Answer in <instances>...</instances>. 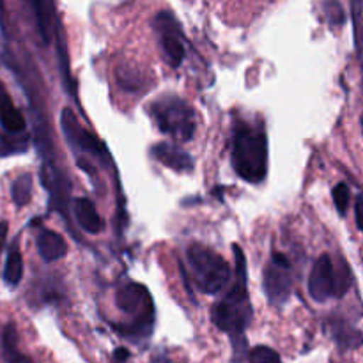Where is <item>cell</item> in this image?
<instances>
[{"label":"cell","mask_w":363,"mask_h":363,"mask_svg":"<svg viewBox=\"0 0 363 363\" xmlns=\"http://www.w3.org/2000/svg\"><path fill=\"white\" fill-rule=\"evenodd\" d=\"M234 257H236V279L233 286L225 291L222 300L216 301L211 308V321L220 332L227 333L233 340L234 354L240 363L243 357V350H247L245 333L252 323V301L248 294V279H247V261L241 247H233Z\"/></svg>","instance_id":"1"},{"label":"cell","mask_w":363,"mask_h":363,"mask_svg":"<svg viewBox=\"0 0 363 363\" xmlns=\"http://www.w3.org/2000/svg\"><path fill=\"white\" fill-rule=\"evenodd\" d=\"M230 163L238 177L259 184L268 176V135L262 123L234 117L230 128Z\"/></svg>","instance_id":"2"},{"label":"cell","mask_w":363,"mask_h":363,"mask_svg":"<svg viewBox=\"0 0 363 363\" xmlns=\"http://www.w3.org/2000/svg\"><path fill=\"white\" fill-rule=\"evenodd\" d=\"M116 305L128 318L113 330L130 342H144L155 330V301L144 284L126 282L116 293Z\"/></svg>","instance_id":"3"},{"label":"cell","mask_w":363,"mask_h":363,"mask_svg":"<svg viewBox=\"0 0 363 363\" xmlns=\"http://www.w3.org/2000/svg\"><path fill=\"white\" fill-rule=\"evenodd\" d=\"M147 112L156 128L176 142H190L197 133V112L179 96H160L147 106Z\"/></svg>","instance_id":"4"},{"label":"cell","mask_w":363,"mask_h":363,"mask_svg":"<svg viewBox=\"0 0 363 363\" xmlns=\"http://www.w3.org/2000/svg\"><path fill=\"white\" fill-rule=\"evenodd\" d=\"M186 264L194 286L204 294H218L229 284L233 272L225 259L213 248L194 241L186 248Z\"/></svg>","instance_id":"5"},{"label":"cell","mask_w":363,"mask_h":363,"mask_svg":"<svg viewBox=\"0 0 363 363\" xmlns=\"http://www.w3.org/2000/svg\"><path fill=\"white\" fill-rule=\"evenodd\" d=\"M60 128H62L67 145L77 156L78 167H82L85 172L91 174L92 170H96V165H101L105 169L112 167V160L105 144L94 133L85 130L69 108H64L60 113Z\"/></svg>","instance_id":"6"},{"label":"cell","mask_w":363,"mask_h":363,"mask_svg":"<svg viewBox=\"0 0 363 363\" xmlns=\"http://www.w3.org/2000/svg\"><path fill=\"white\" fill-rule=\"evenodd\" d=\"M347 268L339 269L333 262L332 255H319L308 275V294L315 303H325L333 298H342L347 293L350 280Z\"/></svg>","instance_id":"7"},{"label":"cell","mask_w":363,"mask_h":363,"mask_svg":"<svg viewBox=\"0 0 363 363\" xmlns=\"http://www.w3.org/2000/svg\"><path fill=\"white\" fill-rule=\"evenodd\" d=\"M293 287V264L287 259V255L275 252L266 264L264 273H262V291H264L269 305L282 308L289 301Z\"/></svg>","instance_id":"8"},{"label":"cell","mask_w":363,"mask_h":363,"mask_svg":"<svg viewBox=\"0 0 363 363\" xmlns=\"http://www.w3.org/2000/svg\"><path fill=\"white\" fill-rule=\"evenodd\" d=\"M152 28L158 38L163 60L170 67H179L186 57V39L177 18L170 11H160L152 18Z\"/></svg>","instance_id":"9"},{"label":"cell","mask_w":363,"mask_h":363,"mask_svg":"<svg viewBox=\"0 0 363 363\" xmlns=\"http://www.w3.org/2000/svg\"><path fill=\"white\" fill-rule=\"evenodd\" d=\"M151 156L162 165L169 167L174 172L188 174L195 169V162L184 149L179 145L169 144V142H160L151 147Z\"/></svg>","instance_id":"10"},{"label":"cell","mask_w":363,"mask_h":363,"mask_svg":"<svg viewBox=\"0 0 363 363\" xmlns=\"http://www.w3.org/2000/svg\"><path fill=\"white\" fill-rule=\"evenodd\" d=\"M0 128L6 133L14 135V137H20L27 130L23 113L14 105L13 98L9 96V92H7L6 85L2 82H0Z\"/></svg>","instance_id":"11"},{"label":"cell","mask_w":363,"mask_h":363,"mask_svg":"<svg viewBox=\"0 0 363 363\" xmlns=\"http://www.w3.org/2000/svg\"><path fill=\"white\" fill-rule=\"evenodd\" d=\"M35 248L39 257L45 262L60 261L67 254V243L59 233L50 229H41L35 236Z\"/></svg>","instance_id":"12"},{"label":"cell","mask_w":363,"mask_h":363,"mask_svg":"<svg viewBox=\"0 0 363 363\" xmlns=\"http://www.w3.org/2000/svg\"><path fill=\"white\" fill-rule=\"evenodd\" d=\"M73 216L78 227L87 234H99L103 230V220L96 209L94 202L87 197L74 199L73 201Z\"/></svg>","instance_id":"13"},{"label":"cell","mask_w":363,"mask_h":363,"mask_svg":"<svg viewBox=\"0 0 363 363\" xmlns=\"http://www.w3.org/2000/svg\"><path fill=\"white\" fill-rule=\"evenodd\" d=\"M117 82H119V87L123 91L131 92H142L149 87L147 77H145V71H142L138 66H121L117 69Z\"/></svg>","instance_id":"14"},{"label":"cell","mask_w":363,"mask_h":363,"mask_svg":"<svg viewBox=\"0 0 363 363\" xmlns=\"http://www.w3.org/2000/svg\"><path fill=\"white\" fill-rule=\"evenodd\" d=\"M0 346H2V357L6 363H34L27 354L18 350V333L13 323H7L4 326Z\"/></svg>","instance_id":"15"},{"label":"cell","mask_w":363,"mask_h":363,"mask_svg":"<svg viewBox=\"0 0 363 363\" xmlns=\"http://www.w3.org/2000/svg\"><path fill=\"white\" fill-rule=\"evenodd\" d=\"M4 282L9 287H18L23 277V259H21V252L18 248V243L14 241L11 245L9 252H7L6 266H4Z\"/></svg>","instance_id":"16"},{"label":"cell","mask_w":363,"mask_h":363,"mask_svg":"<svg viewBox=\"0 0 363 363\" xmlns=\"http://www.w3.org/2000/svg\"><path fill=\"white\" fill-rule=\"evenodd\" d=\"M32 186H34V181H32V174L28 172L21 174L13 181V184H11V199H13L18 208H23L30 202Z\"/></svg>","instance_id":"17"},{"label":"cell","mask_w":363,"mask_h":363,"mask_svg":"<svg viewBox=\"0 0 363 363\" xmlns=\"http://www.w3.org/2000/svg\"><path fill=\"white\" fill-rule=\"evenodd\" d=\"M248 363H282L279 351L269 346H255L248 350Z\"/></svg>","instance_id":"18"},{"label":"cell","mask_w":363,"mask_h":363,"mask_svg":"<svg viewBox=\"0 0 363 363\" xmlns=\"http://www.w3.org/2000/svg\"><path fill=\"white\" fill-rule=\"evenodd\" d=\"M332 195H333V204H335L339 215L346 216L347 209H350V204H351L350 186H347L346 183H339L335 188H333Z\"/></svg>","instance_id":"19"},{"label":"cell","mask_w":363,"mask_h":363,"mask_svg":"<svg viewBox=\"0 0 363 363\" xmlns=\"http://www.w3.org/2000/svg\"><path fill=\"white\" fill-rule=\"evenodd\" d=\"M323 9H325L326 18H328L332 27H340L346 21V13L344 7L339 2H323Z\"/></svg>","instance_id":"20"},{"label":"cell","mask_w":363,"mask_h":363,"mask_svg":"<svg viewBox=\"0 0 363 363\" xmlns=\"http://www.w3.org/2000/svg\"><path fill=\"white\" fill-rule=\"evenodd\" d=\"M354 218H357V229L362 230V195L358 194L357 199H354Z\"/></svg>","instance_id":"21"},{"label":"cell","mask_w":363,"mask_h":363,"mask_svg":"<svg viewBox=\"0 0 363 363\" xmlns=\"http://www.w3.org/2000/svg\"><path fill=\"white\" fill-rule=\"evenodd\" d=\"M128 358H130V351L128 350H116L113 351V360H116L117 363H124L128 360Z\"/></svg>","instance_id":"22"},{"label":"cell","mask_w":363,"mask_h":363,"mask_svg":"<svg viewBox=\"0 0 363 363\" xmlns=\"http://www.w3.org/2000/svg\"><path fill=\"white\" fill-rule=\"evenodd\" d=\"M6 238H7V222H0V254H2Z\"/></svg>","instance_id":"23"}]
</instances>
